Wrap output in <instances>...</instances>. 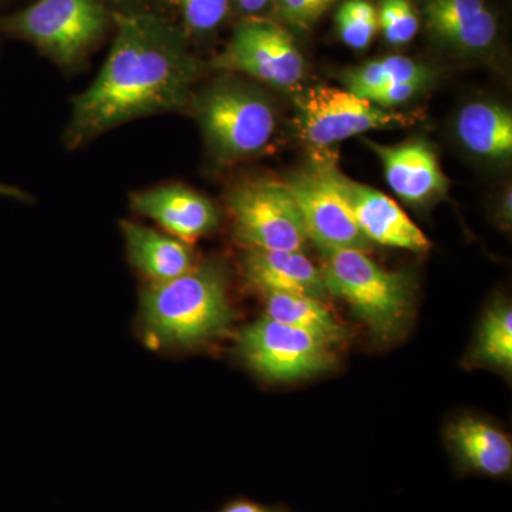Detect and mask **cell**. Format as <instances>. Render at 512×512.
I'll list each match as a JSON object with an SVG mask.
<instances>
[{
  "label": "cell",
  "instance_id": "8",
  "mask_svg": "<svg viewBox=\"0 0 512 512\" xmlns=\"http://www.w3.org/2000/svg\"><path fill=\"white\" fill-rule=\"evenodd\" d=\"M301 136L316 150H326L367 131L407 126L406 114L376 106L350 90L315 86L296 97Z\"/></svg>",
  "mask_w": 512,
  "mask_h": 512
},
{
  "label": "cell",
  "instance_id": "25",
  "mask_svg": "<svg viewBox=\"0 0 512 512\" xmlns=\"http://www.w3.org/2000/svg\"><path fill=\"white\" fill-rule=\"evenodd\" d=\"M338 0H276L279 15L286 22L299 29H309Z\"/></svg>",
  "mask_w": 512,
  "mask_h": 512
},
{
  "label": "cell",
  "instance_id": "13",
  "mask_svg": "<svg viewBox=\"0 0 512 512\" xmlns=\"http://www.w3.org/2000/svg\"><path fill=\"white\" fill-rule=\"evenodd\" d=\"M366 144L379 157L387 184L403 201L424 204L448 191L450 180L427 141L412 140L396 146L375 141Z\"/></svg>",
  "mask_w": 512,
  "mask_h": 512
},
{
  "label": "cell",
  "instance_id": "4",
  "mask_svg": "<svg viewBox=\"0 0 512 512\" xmlns=\"http://www.w3.org/2000/svg\"><path fill=\"white\" fill-rule=\"evenodd\" d=\"M329 295L338 296L379 339H392L412 306L406 275L386 271L360 249H340L323 256Z\"/></svg>",
  "mask_w": 512,
  "mask_h": 512
},
{
  "label": "cell",
  "instance_id": "14",
  "mask_svg": "<svg viewBox=\"0 0 512 512\" xmlns=\"http://www.w3.org/2000/svg\"><path fill=\"white\" fill-rule=\"evenodd\" d=\"M242 272L252 288L262 293H292L311 298H328L322 269L305 252L248 249Z\"/></svg>",
  "mask_w": 512,
  "mask_h": 512
},
{
  "label": "cell",
  "instance_id": "27",
  "mask_svg": "<svg viewBox=\"0 0 512 512\" xmlns=\"http://www.w3.org/2000/svg\"><path fill=\"white\" fill-rule=\"evenodd\" d=\"M217 512H286L282 508L268 507V505L255 503L247 498H238V500L229 501L222 505Z\"/></svg>",
  "mask_w": 512,
  "mask_h": 512
},
{
  "label": "cell",
  "instance_id": "29",
  "mask_svg": "<svg viewBox=\"0 0 512 512\" xmlns=\"http://www.w3.org/2000/svg\"><path fill=\"white\" fill-rule=\"evenodd\" d=\"M0 197L15 198V200L19 201H28L30 198L28 192L20 190L18 187H13V185L2 183H0Z\"/></svg>",
  "mask_w": 512,
  "mask_h": 512
},
{
  "label": "cell",
  "instance_id": "2",
  "mask_svg": "<svg viewBox=\"0 0 512 512\" xmlns=\"http://www.w3.org/2000/svg\"><path fill=\"white\" fill-rule=\"evenodd\" d=\"M234 320L224 269L197 264L187 274L141 293L140 325L150 348H191L228 332Z\"/></svg>",
  "mask_w": 512,
  "mask_h": 512
},
{
  "label": "cell",
  "instance_id": "1",
  "mask_svg": "<svg viewBox=\"0 0 512 512\" xmlns=\"http://www.w3.org/2000/svg\"><path fill=\"white\" fill-rule=\"evenodd\" d=\"M114 22L116 37L99 76L73 99L64 133L69 150L128 121L185 109L200 77V62L164 20L121 12Z\"/></svg>",
  "mask_w": 512,
  "mask_h": 512
},
{
  "label": "cell",
  "instance_id": "28",
  "mask_svg": "<svg viewBox=\"0 0 512 512\" xmlns=\"http://www.w3.org/2000/svg\"><path fill=\"white\" fill-rule=\"evenodd\" d=\"M237 2L238 8L242 10V12L249 13V15H254V13L261 12L262 9L266 8L271 0H235Z\"/></svg>",
  "mask_w": 512,
  "mask_h": 512
},
{
  "label": "cell",
  "instance_id": "11",
  "mask_svg": "<svg viewBox=\"0 0 512 512\" xmlns=\"http://www.w3.org/2000/svg\"><path fill=\"white\" fill-rule=\"evenodd\" d=\"M329 170L367 241L413 252L429 251V238L389 195L350 180L333 161Z\"/></svg>",
  "mask_w": 512,
  "mask_h": 512
},
{
  "label": "cell",
  "instance_id": "6",
  "mask_svg": "<svg viewBox=\"0 0 512 512\" xmlns=\"http://www.w3.org/2000/svg\"><path fill=\"white\" fill-rule=\"evenodd\" d=\"M235 238L248 249L305 252L308 234L285 183L252 180L228 195Z\"/></svg>",
  "mask_w": 512,
  "mask_h": 512
},
{
  "label": "cell",
  "instance_id": "24",
  "mask_svg": "<svg viewBox=\"0 0 512 512\" xmlns=\"http://www.w3.org/2000/svg\"><path fill=\"white\" fill-rule=\"evenodd\" d=\"M187 28L195 33L217 29L227 18L229 0H175Z\"/></svg>",
  "mask_w": 512,
  "mask_h": 512
},
{
  "label": "cell",
  "instance_id": "19",
  "mask_svg": "<svg viewBox=\"0 0 512 512\" xmlns=\"http://www.w3.org/2000/svg\"><path fill=\"white\" fill-rule=\"evenodd\" d=\"M265 316L292 328L305 330L329 345L346 338L345 329L322 301L292 293H265Z\"/></svg>",
  "mask_w": 512,
  "mask_h": 512
},
{
  "label": "cell",
  "instance_id": "9",
  "mask_svg": "<svg viewBox=\"0 0 512 512\" xmlns=\"http://www.w3.org/2000/svg\"><path fill=\"white\" fill-rule=\"evenodd\" d=\"M215 69L247 74L276 89L292 90L305 79L306 63L295 40L268 20H248L235 29Z\"/></svg>",
  "mask_w": 512,
  "mask_h": 512
},
{
  "label": "cell",
  "instance_id": "21",
  "mask_svg": "<svg viewBox=\"0 0 512 512\" xmlns=\"http://www.w3.org/2000/svg\"><path fill=\"white\" fill-rule=\"evenodd\" d=\"M477 355L491 365L511 369L512 311L508 305H497L485 316L478 336Z\"/></svg>",
  "mask_w": 512,
  "mask_h": 512
},
{
  "label": "cell",
  "instance_id": "10",
  "mask_svg": "<svg viewBox=\"0 0 512 512\" xmlns=\"http://www.w3.org/2000/svg\"><path fill=\"white\" fill-rule=\"evenodd\" d=\"M329 164L326 157L320 158L312 167L293 174L286 187L301 212L309 241L323 256L340 249L365 251L370 242L357 227L348 202L330 175Z\"/></svg>",
  "mask_w": 512,
  "mask_h": 512
},
{
  "label": "cell",
  "instance_id": "23",
  "mask_svg": "<svg viewBox=\"0 0 512 512\" xmlns=\"http://www.w3.org/2000/svg\"><path fill=\"white\" fill-rule=\"evenodd\" d=\"M377 18L390 45H407L419 32V16L410 0H382Z\"/></svg>",
  "mask_w": 512,
  "mask_h": 512
},
{
  "label": "cell",
  "instance_id": "18",
  "mask_svg": "<svg viewBox=\"0 0 512 512\" xmlns=\"http://www.w3.org/2000/svg\"><path fill=\"white\" fill-rule=\"evenodd\" d=\"M457 136L474 156L487 160H510L512 156V114L500 104H467L458 113Z\"/></svg>",
  "mask_w": 512,
  "mask_h": 512
},
{
  "label": "cell",
  "instance_id": "12",
  "mask_svg": "<svg viewBox=\"0 0 512 512\" xmlns=\"http://www.w3.org/2000/svg\"><path fill=\"white\" fill-rule=\"evenodd\" d=\"M130 205L168 234L181 241H197L211 234L220 225L221 214L214 202L183 184L158 185L134 192Z\"/></svg>",
  "mask_w": 512,
  "mask_h": 512
},
{
  "label": "cell",
  "instance_id": "17",
  "mask_svg": "<svg viewBox=\"0 0 512 512\" xmlns=\"http://www.w3.org/2000/svg\"><path fill=\"white\" fill-rule=\"evenodd\" d=\"M448 439L464 470L491 478H504L511 473V441L491 424L476 419L458 420Z\"/></svg>",
  "mask_w": 512,
  "mask_h": 512
},
{
  "label": "cell",
  "instance_id": "16",
  "mask_svg": "<svg viewBox=\"0 0 512 512\" xmlns=\"http://www.w3.org/2000/svg\"><path fill=\"white\" fill-rule=\"evenodd\" d=\"M121 231L131 265L151 285L173 281L197 265L190 245L173 235L133 221H121Z\"/></svg>",
  "mask_w": 512,
  "mask_h": 512
},
{
  "label": "cell",
  "instance_id": "22",
  "mask_svg": "<svg viewBox=\"0 0 512 512\" xmlns=\"http://www.w3.org/2000/svg\"><path fill=\"white\" fill-rule=\"evenodd\" d=\"M336 23L345 45L356 50L366 49L379 29L377 10L369 0H346L340 5Z\"/></svg>",
  "mask_w": 512,
  "mask_h": 512
},
{
  "label": "cell",
  "instance_id": "20",
  "mask_svg": "<svg viewBox=\"0 0 512 512\" xmlns=\"http://www.w3.org/2000/svg\"><path fill=\"white\" fill-rule=\"evenodd\" d=\"M350 92L367 99L370 94L394 83H423L431 80L429 67L414 62L409 57L390 56L367 62L356 69L346 70L342 76Z\"/></svg>",
  "mask_w": 512,
  "mask_h": 512
},
{
  "label": "cell",
  "instance_id": "5",
  "mask_svg": "<svg viewBox=\"0 0 512 512\" xmlns=\"http://www.w3.org/2000/svg\"><path fill=\"white\" fill-rule=\"evenodd\" d=\"M109 26L100 0H36L0 18L2 35L26 40L63 69L83 63Z\"/></svg>",
  "mask_w": 512,
  "mask_h": 512
},
{
  "label": "cell",
  "instance_id": "15",
  "mask_svg": "<svg viewBox=\"0 0 512 512\" xmlns=\"http://www.w3.org/2000/svg\"><path fill=\"white\" fill-rule=\"evenodd\" d=\"M424 15L437 39L457 52H485L497 37V19L484 0H426Z\"/></svg>",
  "mask_w": 512,
  "mask_h": 512
},
{
  "label": "cell",
  "instance_id": "26",
  "mask_svg": "<svg viewBox=\"0 0 512 512\" xmlns=\"http://www.w3.org/2000/svg\"><path fill=\"white\" fill-rule=\"evenodd\" d=\"M426 86L427 84L416 82L394 83L370 94L366 100L376 104V106L383 107V109H390V107L400 106V104L414 99L417 94L426 89Z\"/></svg>",
  "mask_w": 512,
  "mask_h": 512
},
{
  "label": "cell",
  "instance_id": "7",
  "mask_svg": "<svg viewBox=\"0 0 512 512\" xmlns=\"http://www.w3.org/2000/svg\"><path fill=\"white\" fill-rule=\"evenodd\" d=\"M238 353L258 375L275 382L316 375L335 365L326 340L266 316L242 330Z\"/></svg>",
  "mask_w": 512,
  "mask_h": 512
},
{
  "label": "cell",
  "instance_id": "3",
  "mask_svg": "<svg viewBox=\"0 0 512 512\" xmlns=\"http://www.w3.org/2000/svg\"><path fill=\"white\" fill-rule=\"evenodd\" d=\"M192 114L212 156L235 163L264 153L275 136L271 101L248 84L224 80L192 94Z\"/></svg>",
  "mask_w": 512,
  "mask_h": 512
}]
</instances>
